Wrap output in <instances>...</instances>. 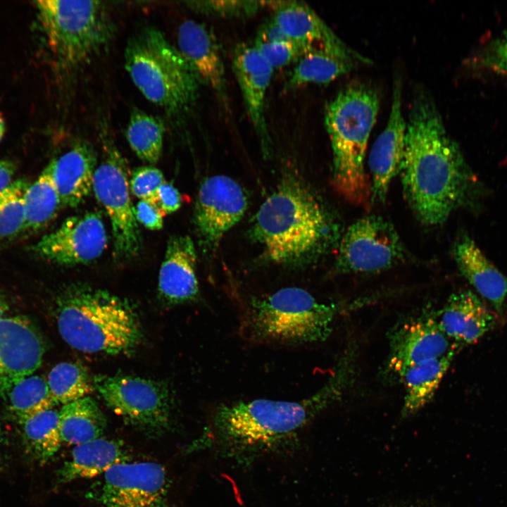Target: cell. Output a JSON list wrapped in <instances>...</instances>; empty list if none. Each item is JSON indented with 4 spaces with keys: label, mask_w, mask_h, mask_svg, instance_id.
Masks as SVG:
<instances>
[{
    "label": "cell",
    "mask_w": 507,
    "mask_h": 507,
    "mask_svg": "<svg viewBox=\"0 0 507 507\" xmlns=\"http://www.w3.org/2000/svg\"><path fill=\"white\" fill-rule=\"evenodd\" d=\"M400 173L407 202L427 225L444 223L473 189V174L424 90L416 93L411 106Z\"/></svg>",
    "instance_id": "cell-1"
},
{
    "label": "cell",
    "mask_w": 507,
    "mask_h": 507,
    "mask_svg": "<svg viewBox=\"0 0 507 507\" xmlns=\"http://www.w3.org/2000/svg\"><path fill=\"white\" fill-rule=\"evenodd\" d=\"M251 235L267 259L287 266L315 261L340 239L339 227L332 215L294 176L282 180L261 205Z\"/></svg>",
    "instance_id": "cell-2"
},
{
    "label": "cell",
    "mask_w": 507,
    "mask_h": 507,
    "mask_svg": "<svg viewBox=\"0 0 507 507\" xmlns=\"http://www.w3.org/2000/svg\"><path fill=\"white\" fill-rule=\"evenodd\" d=\"M56 318L62 339L84 353H127L142 338L138 316L126 300L83 284L60 294Z\"/></svg>",
    "instance_id": "cell-3"
},
{
    "label": "cell",
    "mask_w": 507,
    "mask_h": 507,
    "mask_svg": "<svg viewBox=\"0 0 507 507\" xmlns=\"http://www.w3.org/2000/svg\"><path fill=\"white\" fill-rule=\"evenodd\" d=\"M379 107L377 91L369 84L354 82L340 91L325 109V125L333 156L332 186L356 205L371 202L364 158Z\"/></svg>",
    "instance_id": "cell-4"
},
{
    "label": "cell",
    "mask_w": 507,
    "mask_h": 507,
    "mask_svg": "<svg viewBox=\"0 0 507 507\" xmlns=\"http://www.w3.org/2000/svg\"><path fill=\"white\" fill-rule=\"evenodd\" d=\"M327 407L326 396L319 391L297 401H239L217 408L214 428L220 443L230 453H258L292 439Z\"/></svg>",
    "instance_id": "cell-5"
},
{
    "label": "cell",
    "mask_w": 507,
    "mask_h": 507,
    "mask_svg": "<svg viewBox=\"0 0 507 507\" xmlns=\"http://www.w3.org/2000/svg\"><path fill=\"white\" fill-rule=\"evenodd\" d=\"M124 58L132 81L151 103L177 113L195 102L199 80L178 49L158 29L146 27L134 35Z\"/></svg>",
    "instance_id": "cell-6"
},
{
    "label": "cell",
    "mask_w": 507,
    "mask_h": 507,
    "mask_svg": "<svg viewBox=\"0 0 507 507\" xmlns=\"http://www.w3.org/2000/svg\"><path fill=\"white\" fill-rule=\"evenodd\" d=\"M344 307L318 302L307 291L286 287L248 301L244 330L254 341L295 344L325 340Z\"/></svg>",
    "instance_id": "cell-7"
},
{
    "label": "cell",
    "mask_w": 507,
    "mask_h": 507,
    "mask_svg": "<svg viewBox=\"0 0 507 507\" xmlns=\"http://www.w3.org/2000/svg\"><path fill=\"white\" fill-rule=\"evenodd\" d=\"M35 4L47 46L65 69L84 64L112 38L113 25L101 1L39 0Z\"/></svg>",
    "instance_id": "cell-8"
},
{
    "label": "cell",
    "mask_w": 507,
    "mask_h": 507,
    "mask_svg": "<svg viewBox=\"0 0 507 507\" xmlns=\"http://www.w3.org/2000/svg\"><path fill=\"white\" fill-rule=\"evenodd\" d=\"M94 388L115 414L151 436L169 429L172 401L167 384L137 376L99 375Z\"/></svg>",
    "instance_id": "cell-9"
},
{
    "label": "cell",
    "mask_w": 507,
    "mask_h": 507,
    "mask_svg": "<svg viewBox=\"0 0 507 507\" xmlns=\"http://www.w3.org/2000/svg\"><path fill=\"white\" fill-rule=\"evenodd\" d=\"M127 175L123 156L115 146L107 143L103 161L94 173L92 190L110 220L114 254L119 259L136 256L142 246Z\"/></svg>",
    "instance_id": "cell-10"
},
{
    "label": "cell",
    "mask_w": 507,
    "mask_h": 507,
    "mask_svg": "<svg viewBox=\"0 0 507 507\" xmlns=\"http://www.w3.org/2000/svg\"><path fill=\"white\" fill-rule=\"evenodd\" d=\"M406 248L394 226L377 215L353 223L340 237L335 268L342 273H371L405 261Z\"/></svg>",
    "instance_id": "cell-11"
},
{
    "label": "cell",
    "mask_w": 507,
    "mask_h": 507,
    "mask_svg": "<svg viewBox=\"0 0 507 507\" xmlns=\"http://www.w3.org/2000/svg\"><path fill=\"white\" fill-rule=\"evenodd\" d=\"M389 345L382 371L387 382H400L411 366L460 349L442 330L437 312L429 308L398 322L389 332Z\"/></svg>",
    "instance_id": "cell-12"
},
{
    "label": "cell",
    "mask_w": 507,
    "mask_h": 507,
    "mask_svg": "<svg viewBox=\"0 0 507 507\" xmlns=\"http://www.w3.org/2000/svg\"><path fill=\"white\" fill-rule=\"evenodd\" d=\"M87 495L103 507H173L165 468L154 462H124L104 473Z\"/></svg>",
    "instance_id": "cell-13"
},
{
    "label": "cell",
    "mask_w": 507,
    "mask_h": 507,
    "mask_svg": "<svg viewBox=\"0 0 507 507\" xmlns=\"http://www.w3.org/2000/svg\"><path fill=\"white\" fill-rule=\"evenodd\" d=\"M247 205L245 192L232 177L218 175L203 182L194 204L193 223L206 254L215 251L224 235L242 218Z\"/></svg>",
    "instance_id": "cell-14"
},
{
    "label": "cell",
    "mask_w": 507,
    "mask_h": 507,
    "mask_svg": "<svg viewBox=\"0 0 507 507\" xmlns=\"http://www.w3.org/2000/svg\"><path fill=\"white\" fill-rule=\"evenodd\" d=\"M107 243L101 215L96 211H89L67 218L56 230L37 242L32 250L51 262L75 265L98 258Z\"/></svg>",
    "instance_id": "cell-15"
},
{
    "label": "cell",
    "mask_w": 507,
    "mask_h": 507,
    "mask_svg": "<svg viewBox=\"0 0 507 507\" xmlns=\"http://www.w3.org/2000/svg\"><path fill=\"white\" fill-rule=\"evenodd\" d=\"M406 120L402 111V83L396 77L387 123L370 152L371 202L382 203L393 178L401 172L406 144Z\"/></svg>",
    "instance_id": "cell-16"
},
{
    "label": "cell",
    "mask_w": 507,
    "mask_h": 507,
    "mask_svg": "<svg viewBox=\"0 0 507 507\" xmlns=\"http://www.w3.org/2000/svg\"><path fill=\"white\" fill-rule=\"evenodd\" d=\"M44 353L42 337L27 318L0 319V392H6L40 366Z\"/></svg>",
    "instance_id": "cell-17"
},
{
    "label": "cell",
    "mask_w": 507,
    "mask_h": 507,
    "mask_svg": "<svg viewBox=\"0 0 507 507\" xmlns=\"http://www.w3.org/2000/svg\"><path fill=\"white\" fill-rule=\"evenodd\" d=\"M232 69L244 102L265 156L271 149V139L265 115V100L273 68L254 44H237L232 53Z\"/></svg>",
    "instance_id": "cell-18"
},
{
    "label": "cell",
    "mask_w": 507,
    "mask_h": 507,
    "mask_svg": "<svg viewBox=\"0 0 507 507\" xmlns=\"http://www.w3.org/2000/svg\"><path fill=\"white\" fill-rule=\"evenodd\" d=\"M177 49L201 83L210 87L227 102V84L223 58L215 35L204 24L193 20L182 22L177 33Z\"/></svg>",
    "instance_id": "cell-19"
},
{
    "label": "cell",
    "mask_w": 507,
    "mask_h": 507,
    "mask_svg": "<svg viewBox=\"0 0 507 507\" xmlns=\"http://www.w3.org/2000/svg\"><path fill=\"white\" fill-rule=\"evenodd\" d=\"M266 7L272 10V19L284 35L305 52L318 47L341 52L353 51L304 2L266 1Z\"/></svg>",
    "instance_id": "cell-20"
},
{
    "label": "cell",
    "mask_w": 507,
    "mask_h": 507,
    "mask_svg": "<svg viewBox=\"0 0 507 507\" xmlns=\"http://www.w3.org/2000/svg\"><path fill=\"white\" fill-rule=\"evenodd\" d=\"M196 251L188 235L169 238L158 275V292L169 304L198 300L199 287L196 277Z\"/></svg>",
    "instance_id": "cell-21"
},
{
    "label": "cell",
    "mask_w": 507,
    "mask_h": 507,
    "mask_svg": "<svg viewBox=\"0 0 507 507\" xmlns=\"http://www.w3.org/2000/svg\"><path fill=\"white\" fill-rule=\"evenodd\" d=\"M443 332L459 349L476 342L496 324V316L470 290L454 293L437 312Z\"/></svg>",
    "instance_id": "cell-22"
},
{
    "label": "cell",
    "mask_w": 507,
    "mask_h": 507,
    "mask_svg": "<svg viewBox=\"0 0 507 507\" xmlns=\"http://www.w3.org/2000/svg\"><path fill=\"white\" fill-rule=\"evenodd\" d=\"M61 206L76 207L92 190L96 156L93 147L79 142L50 162Z\"/></svg>",
    "instance_id": "cell-23"
},
{
    "label": "cell",
    "mask_w": 507,
    "mask_h": 507,
    "mask_svg": "<svg viewBox=\"0 0 507 507\" xmlns=\"http://www.w3.org/2000/svg\"><path fill=\"white\" fill-rule=\"evenodd\" d=\"M453 255L461 274L498 313H502L507 297V277L468 237H462L455 244Z\"/></svg>",
    "instance_id": "cell-24"
},
{
    "label": "cell",
    "mask_w": 507,
    "mask_h": 507,
    "mask_svg": "<svg viewBox=\"0 0 507 507\" xmlns=\"http://www.w3.org/2000/svg\"><path fill=\"white\" fill-rule=\"evenodd\" d=\"M297 61L286 84L287 89L309 83H329L349 73L358 63H371L356 51L341 52L320 47L306 51Z\"/></svg>",
    "instance_id": "cell-25"
},
{
    "label": "cell",
    "mask_w": 507,
    "mask_h": 507,
    "mask_svg": "<svg viewBox=\"0 0 507 507\" xmlns=\"http://www.w3.org/2000/svg\"><path fill=\"white\" fill-rule=\"evenodd\" d=\"M127 461V452L119 441L99 437L73 448L70 459L58 471V481L63 484L94 477Z\"/></svg>",
    "instance_id": "cell-26"
},
{
    "label": "cell",
    "mask_w": 507,
    "mask_h": 507,
    "mask_svg": "<svg viewBox=\"0 0 507 507\" xmlns=\"http://www.w3.org/2000/svg\"><path fill=\"white\" fill-rule=\"evenodd\" d=\"M456 352L457 350L451 351L442 357L421 362L406 370L400 380L405 388L402 416L416 413L432 399Z\"/></svg>",
    "instance_id": "cell-27"
},
{
    "label": "cell",
    "mask_w": 507,
    "mask_h": 507,
    "mask_svg": "<svg viewBox=\"0 0 507 507\" xmlns=\"http://www.w3.org/2000/svg\"><path fill=\"white\" fill-rule=\"evenodd\" d=\"M106 426L104 414L89 396L63 405L59 412L63 442L78 445L99 438Z\"/></svg>",
    "instance_id": "cell-28"
},
{
    "label": "cell",
    "mask_w": 507,
    "mask_h": 507,
    "mask_svg": "<svg viewBox=\"0 0 507 507\" xmlns=\"http://www.w3.org/2000/svg\"><path fill=\"white\" fill-rule=\"evenodd\" d=\"M61 206L50 163L33 183L25 196V222L23 232L33 233L46 226Z\"/></svg>",
    "instance_id": "cell-29"
},
{
    "label": "cell",
    "mask_w": 507,
    "mask_h": 507,
    "mask_svg": "<svg viewBox=\"0 0 507 507\" xmlns=\"http://www.w3.org/2000/svg\"><path fill=\"white\" fill-rule=\"evenodd\" d=\"M21 425L26 450L40 463H46L58 451L63 442L59 412L54 408L42 411Z\"/></svg>",
    "instance_id": "cell-30"
},
{
    "label": "cell",
    "mask_w": 507,
    "mask_h": 507,
    "mask_svg": "<svg viewBox=\"0 0 507 507\" xmlns=\"http://www.w3.org/2000/svg\"><path fill=\"white\" fill-rule=\"evenodd\" d=\"M164 131V126L159 119L134 108L130 116L125 137L131 149L140 159L156 163L162 154Z\"/></svg>",
    "instance_id": "cell-31"
},
{
    "label": "cell",
    "mask_w": 507,
    "mask_h": 507,
    "mask_svg": "<svg viewBox=\"0 0 507 507\" xmlns=\"http://www.w3.org/2000/svg\"><path fill=\"white\" fill-rule=\"evenodd\" d=\"M6 393L10 410L20 424L56 404L46 380L39 375H31L22 379Z\"/></svg>",
    "instance_id": "cell-32"
},
{
    "label": "cell",
    "mask_w": 507,
    "mask_h": 507,
    "mask_svg": "<svg viewBox=\"0 0 507 507\" xmlns=\"http://www.w3.org/2000/svg\"><path fill=\"white\" fill-rule=\"evenodd\" d=\"M51 394L56 404L65 405L92 393L94 381L82 365L70 362L56 365L46 379Z\"/></svg>",
    "instance_id": "cell-33"
},
{
    "label": "cell",
    "mask_w": 507,
    "mask_h": 507,
    "mask_svg": "<svg viewBox=\"0 0 507 507\" xmlns=\"http://www.w3.org/2000/svg\"><path fill=\"white\" fill-rule=\"evenodd\" d=\"M30 184L15 180L0 192V239H11L23 232L25 196Z\"/></svg>",
    "instance_id": "cell-34"
},
{
    "label": "cell",
    "mask_w": 507,
    "mask_h": 507,
    "mask_svg": "<svg viewBox=\"0 0 507 507\" xmlns=\"http://www.w3.org/2000/svg\"><path fill=\"white\" fill-rule=\"evenodd\" d=\"M188 7L201 14L224 18H244L266 7V1H193Z\"/></svg>",
    "instance_id": "cell-35"
},
{
    "label": "cell",
    "mask_w": 507,
    "mask_h": 507,
    "mask_svg": "<svg viewBox=\"0 0 507 507\" xmlns=\"http://www.w3.org/2000/svg\"><path fill=\"white\" fill-rule=\"evenodd\" d=\"M253 44L273 69L289 65L305 53L301 47L291 40L263 41L255 39Z\"/></svg>",
    "instance_id": "cell-36"
},
{
    "label": "cell",
    "mask_w": 507,
    "mask_h": 507,
    "mask_svg": "<svg viewBox=\"0 0 507 507\" xmlns=\"http://www.w3.org/2000/svg\"><path fill=\"white\" fill-rule=\"evenodd\" d=\"M163 173L152 165L136 168L132 174L130 187L140 200L154 203L158 189L165 182Z\"/></svg>",
    "instance_id": "cell-37"
},
{
    "label": "cell",
    "mask_w": 507,
    "mask_h": 507,
    "mask_svg": "<svg viewBox=\"0 0 507 507\" xmlns=\"http://www.w3.org/2000/svg\"><path fill=\"white\" fill-rule=\"evenodd\" d=\"M484 67L500 73H507V32L493 41L482 56Z\"/></svg>",
    "instance_id": "cell-38"
},
{
    "label": "cell",
    "mask_w": 507,
    "mask_h": 507,
    "mask_svg": "<svg viewBox=\"0 0 507 507\" xmlns=\"http://www.w3.org/2000/svg\"><path fill=\"white\" fill-rule=\"evenodd\" d=\"M135 215L138 223L150 230H159L163 225V211L154 204L139 200L135 207Z\"/></svg>",
    "instance_id": "cell-39"
},
{
    "label": "cell",
    "mask_w": 507,
    "mask_h": 507,
    "mask_svg": "<svg viewBox=\"0 0 507 507\" xmlns=\"http://www.w3.org/2000/svg\"><path fill=\"white\" fill-rule=\"evenodd\" d=\"M154 204L165 215L170 214L180 208L182 204V197L175 187L165 182L158 189Z\"/></svg>",
    "instance_id": "cell-40"
},
{
    "label": "cell",
    "mask_w": 507,
    "mask_h": 507,
    "mask_svg": "<svg viewBox=\"0 0 507 507\" xmlns=\"http://www.w3.org/2000/svg\"><path fill=\"white\" fill-rule=\"evenodd\" d=\"M15 165L10 160H0V192L13 180Z\"/></svg>",
    "instance_id": "cell-41"
},
{
    "label": "cell",
    "mask_w": 507,
    "mask_h": 507,
    "mask_svg": "<svg viewBox=\"0 0 507 507\" xmlns=\"http://www.w3.org/2000/svg\"><path fill=\"white\" fill-rule=\"evenodd\" d=\"M8 310V306L5 299L0 294V319L3 318V315Z\"/></svg>",
    "instance_id": "cell-42"
},
{
    "label": "cell",
    "mask_w": 507,
    "mask_h": 507,
    "mask_svg": "<svg viewBox=\"0 0 507 507\" xmlns=\"http://www.w3.org/2000/svg\"><path fill=\"white\" fill-rule=\"evenodd\" d=\"M6 132V123L4 118L0 114V141L3 139Z\"/></svg>",
    "instance_id": "cell-43"
}]
</instances>
